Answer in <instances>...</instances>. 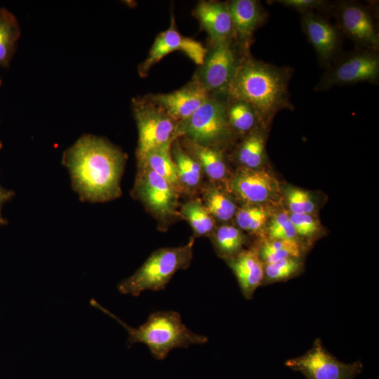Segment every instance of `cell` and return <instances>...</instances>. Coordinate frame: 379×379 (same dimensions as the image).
Listing matches in <instances>:
<instances>
[{
    "mask_svg": "<svg viewBox=\"0 0 379 379\" xmlns=\"http://www.w3.org/2000/svg\"><path fill=\"white\" fill-rule=\"evenodd\" d=\"M126 160V154L106 139L85 134L64 152L62 162L81 201L105 202L121 196Z\"/></svg>",
    "mask_w": 379,
    "mask_h": 379,
    "instance_id": "1",
    "label": "cell"
},
{
    "mask_svg": "<svg viewBox=\"0 0 379 379\" xmlns=\"http://www.w3.org/2000/svg\"><path fill=\"white\" fill-rule=\"evenodd\" d=\"M290 77L286 68L245 56L239 61L227 92L232 100L249 104L258 120L267 123L278 111L291 108L288 91Z\"/></svg>",
    "mask_w": 379,
    "mask_h": 379,
    "instance_id": "2",
    "label": "cell"
},
{
    "mask_svg": "<svg viewBox=\"0 0 379 379\" xmlns=\"http://www.w3.org/2000/svg\"><path fill=\"white\" fill-rule=\"evenodd\" d=\"M91 304L118 321L127 331L128 347L140 343L149 349L153 357L164 359L175 348H187L192 345L206 343L208 338L188 328L182 322L180 314L173 310L157 311L150 314L147 321L138 328H133L102 307L94 299Z\"/></svg>",
    "mask_w": 379,
    "mask_h": 379,
    "instance_id": "3",
    "label": "cell"
},
{
    "mask_svg": "<svg viewBox=\"0 0 379 379\" xmlns=\"http://www.w3.org/2000/svg\"><path fill=\"white\" fill-rule=\"evenodd\" d=\"M193 244L192 239L181 246L154 251L132 275L119 283V291L137 297L147 290H164L176 272L190 266Z\"/></svg>",
    "mask_w": 379,
    "mask_h": 379,
    "instance_id": "4",
    "label": "cell"
},
{
    "mask_svg": "<svg viewBox=\"0 0 379 379\" xmlns=\"http://www.w3.org/2000/svg\"><path fill=\"white\" fill-rule=\"evenodd\" d=\"M132 107L138 131V161L151 150L173 144L180 137L179 123L149 98H134Z\"/></svg>",
    "mask_w": 379,
    "mask_h": 379,
    "instance_id": "5",
    "label": "cell"
},
{
    "mask_svg": "<svg viewBox=\"0 0 379 379\" xmlns=\"http://www.w3.org/2000/svg\"><path fill=\"white\" fill-rule=\"evenodd\" d=\"M227 105L211 97L187 119L179 123V133L194 142L215 147L230 131Z\"/></svg>",
    "mask_w": 379,
    "mask_h": 379,
    "instance_id": "6",
    "label": "cell"
},
{
    "mask_svg": "<svg viewBox=\"0 0 379 379\" xmlns=\"http://www.w3.org/2000/svg\"><path fill=\"white\" fill-rule=\"evenodd\" d=\"M285 365L307 379H355L363 369L360 360L353 363L338 360L324 348L320 339L302 355L287 360Z\"/></svg>",
    "mask_w": 379,
    "mask_h": 379,
    "instance_id": "7",
    "label": "cell"
},
{
    "mask_svg": "<svg viewBox=\"0 0 379 379\" xmlns=\"http://www.w3.org/2000/svg\"><path fill=\"white\" fill-rule=\"evenodd\" d=\"M133 194L158 219L166 221L180 216L178 191L153 171L138 167Z\"/></svg>",
    "mask_w": 379,
    "mask_h": 379,
    "instance_id": "8",
    "label": "cell"
},
{
    "mask_svg": "<svg viewBox=\"0 0 379 379\" xmlns=\"http://www.w3.org/2000/svg\"><path fill=\"white\" fill-rule=\"evenodd\" d=\"M378 77V55L375 50L366 49L340 60L325 74L317 88L326 90L335 85L377 82Z\"/></svg>",
    "mask_w": 379,
    "mask_h": 379,
    "instance_id": "9",
    "label": "cell"
},
{
    "mask_svg": "<svg viewBox=\"0 0 379 379\" xmlns=\"http://www.w3.org/2000/svg\"><path fill=\"white\" fill-rule=\"evenodd\" d=\"M239 61L230 41L213 44L207 51L196 81L208 93L227 91Z\"/></svg>",
    "mask_w": 379,
    "mask_h": 379,
    "instance_id": "10",
    "label": "cell"
},
{
    "mask_svg": "<svg viewBox=\"0 0 379 379\" xmlns=\"http://www.w3.org/2000/svg\"><path fill=\"white\" fill-rule=\"evenodd\" d=\"M176 51L183 52L194 63L201 65L208 50L201 43L180 34L172 17L170 27L157 35L146 60L140 65V75L145 77L154 64Z\"/></svg>",
    "mask_w": 379,
    "mask_h": 379,
    "instance_id": "11",
    "label": "cell"
},
{
    "mask_svg": "<svg viewBox=\"0 0 379 379\" xmlns=\"http://www.w3.org/2000/svg\"><path fill=\"white\" fill-rule=\"evenodd\" d=\"M229 187L243 201L259 204L275 197L278 190L276 178L267 171L242 167L232 177Z\"/></svg>",
    "mask_w": 379,
    "mask_h": 379,
    "instance_id": "12",
    "label": "cell"
},
{
    "mask_svg": "<svg viewBox=\"0 0 379 379\" xmlns=\"http://www.w3.org/2000/svg\"><path fill=\"white\" fill-rule=\"evenodd\" d=\"M338 17L343 29L351 39L367 49L376 50L379 44L378 30L365 7L352 2L342 4Z\"/></svg>",
    "mask_w": 379,
    "mask_h": 379,
    "instance_id": "13",
    "label": "cell"
},
{
    "mask_svg": "<svg viewBox=\"0 0 379 379\" xmlns=\"http://www.w3.org/2000/svg\"><path fill=\"white\" fill-rule=\"evenodd\" d=\"M209 93L195 80L182 88L149 99L178 123L189 118L208 98Z\"/></svg>",
    "mask_w": 379,
    "mask_h": 379,
    "instance_id": "14",
    "label": "cell"
},
{
    "mask_svg": "<svg viewBox=\"0 0 379 379\" xmlns=\"http://www.w3.org/2000/svg\"><path fill=\"white\" fill-rule=\"evenodd\" d=\"M195 15L213 44L230 41L234 31L227 3L201 1L195 8Z\"/></svg>",
    "mask_w": 379,
    "mask_h": 379,
    "instance_id": "15",
    "label": "cell"
},
{
    "mask_svg": "<svg viewBox=\"0 0 379 379\" xmlns=\"http://www.w3.org/2000/svg\"><path fill=\"white\" fill-rule=\"evenodd\" d=\"M227 262L243 295L246 299L252 298L265 277L264 265L259 254L254 250L242 251Z\"/></svg>",
    "mask_w": 379,
    "mask_h": 379,
    "instance_id": "16",
    "label": "cell"
},
{
    "mask_svg": "<svg viewBox=\"0 0 379 379\" xmlns=\"http://www.w3.org/2000/svg\"><path fill=\"white\" fill-rule=\"evenodd\" d=\"M302 24L308 40L319 58L328 61L337 51L339 36L337 29L327 20L312 12H305Z\"/></svg>",
    "mask_w": 379,
    "mask_h": 379,
    "instance_id": "17",
    "label": "cell"
},
{
    "mask_svg": "<svg viewBox=\"0 0 379 379\" xmlns=\"http://www.w3.org/2000/svg\"><path fill=\"white\" fill-rule=\"evenodd\" d=\"M227 5L232 20L234 34L239 41L246 43L263 22L264 11L254 0H233Z\"/></svg>",
    "mask_w": 379,
    "mask_h": 379,
    "instance_id": "18",
    "label": "cell"
},
{
    "mask_svg": "<svg viewBox=\"0 0 379 379\" xmlns=\"http://www.w3.org/2000/svg\"><path fill=\"white\" fill-rule=\"evenodd\" d=\"M186 151L199 164L203 172L213 181L223 180L227 166L222 152L214 146L200 145L186 140Z\"/></svg>",
    "mask_w": 379,
    "mask_h": 379,
    "instance_id": "19",
    "label": "cell"
},
{
    "mask_svg": "<svg viewBox=\"0 0 379 379\" xmlns=\"http://www.w3.org/2000/svg\"><path fill=\"white\" fill-rule=\"evenodd\" d=\"M172 145H166L151 150L138 161V167H145L153 171L178 192H181L177 168L171 155Z\"/></svg>",
    "mask_w": 379,
    "mask_h": 379,
    "instance_id": "20",
    "label": "cell"
},
{
    "mask_svg": "<svg viewBox=\"0 0 379 379\" xmlns=\"http://www.w3.org/2000/svg\"><path fill=\"white\" fill-rule=\"evenodd\" d=\"M171 146V155L175 164L182 191L192 192L200 185L203 171L197 162L176 140Z\"/></svg>",
    "mask_w": 379,
    "mask_h": 379,
    "instance_id": "21",
    "label": "cell"
},
{
    "mask_svg": "<svg viewBox=\"0 0 379 379\" xmlns=\"http://www.w3.org/2000/svg\"><path fill=\"white\" fill-rule=\"evenodd\" d=\"M20 36L16 17L8 10L0 8V67H7L15 53Z\"/></svg>",
    "mask_w": 379,
    "mask_h": 379,
    "instance_id": "22",
    "label": "cell"
},
{
    "mask_svg": "<svg viewBox=\"0 0 379 379\" xmlns=\"http://www.w3.org/2000/svg\"><path fill=\"white\" fill-rule=\"evenodd\" d=\"M203 204L213 218L221 221L230 220L237 212L236 204L230 197L215 186L204 189Z\"/></svg>",
    "mask_w": 379,
    "mask_h": 379,
    "instance_id": "23",
    "label": "cell"
},
{
    "mask_svg": "<svg viewBox=\"0 0 379 379\" xmlns=\"http://www.w3.org/2000/svg\"><path fill=\"white\" fill-rule=\"evenodd\" d=\"M180 217L187 220L196 236H206L214 228V218L203 202L193 199L184 204L180 211Z\"/></svg>",
    "mask_w": 379,
    "mask_h": 379,
    "instance_id": "24",
    "label": "cell"
},
{
    "mask_svg": "<svg viewBox=\"0 0 379 379\" xmlns=\"http://www.w3.org/2000/svg\"><path fill=\"white\" fill-rule=\"evenodd\" d=\"M237 157L244 168L257 169L265 159V138L258 131L250 133L240 145Z\"/></svg>",
    "mask_w": 379,
    "mask_h": 379,
    "instance_id": "25",
    "label": "cell"
},
{
    "mask_svg": "<svg viewBox=\"0 0 379 379\" xmlns=\"http://www.w3.org/2000/svg\"><path fill=\"white\" fill-rule=\"evenodd\" d=\"M213 244L218 253L231 258L241 251L245 237L241 232L232 225H222L214 233Z\"/></svg>",
    "mask_w": 379,
    "mask_h": 379,
    "instance_id": "26",
    "label": "cell"
},
{
    "mask_svg": "<svg viewBox=\"0 0 379 379\" xmlns=\"http://www.w3.org/2000/svg\"><path fill=\"white\" fill-rule=\"evenodd\" d=\"M227 117L230 127L241 133L251 131L258 121L253 107L242 100H233L227 105Z\"/></svg>",
    "mask_w": 379,
    "mask_h": 379,
    "instance_id": "27",
    "label": "cell"
},
{
    "mask_svg": "<svg viewBox=\"0 0 379 379\" xmlns=\"http://www.w3.org/2000/svg\"><path fill=\"white\" fill-rule=\"evenodd\" d=\"M300 247L296 240H275L265 241L260 251V258L265 264L287 258H297Z\"/></svg>",
    "mask_w": 379,
    "mask_h": 379,
    "instance_id": "28",
    "label": "cell"
},
{
    "mask_svg": "<svg viewBox=\"0 0 379 379\" xmlns=\"http://www.w3.org/2000/svg\"><path fill=\"white\" fill-rule=\"evenodd\" d=\"M268 214L267 211L259 206H246L240 208L236 213L238 226L246 231L256 232L267 222Z\"/></svg>",
    "mask_w": 379,
    "mask_h": 379,
    "instance_id": "29",
    "label": "cell"
},
{
    "mask_svg": "<svg viewBox=\"0 0 379 379\" xmlns=\"http://www.w3.org/2000/svg\"><path fill=\"white\" fill-rule=\"evenodd\" d=\"M300 268V262L296 258L284 259L266 264L265 277L268 281H282L296 274Z\"/></svg>",
    "mask_w": 379,
    "mask_h": 379,
    "instance_id": "30",
    "label": "cell"
},
{
    "mask_svg": "<svg viewBox=\"0 0 379 379\" xmlns=\"http://www.w3.org/2000/svg\"><path fill=\"white\" fill-rule=\"evenodd\" d=\"M268 234L271 239L295 240L296 232L289 215L281 213L276 215L270 222Z\"/></svg>",
    "mask_w": 379,
    "mask_h": 379,
    "instance_id": "31",
    "label": "cell"
},
{
    "mask_svg": "<svg viewBox=\"0 0 379 379\" xmlns=\"http://www.w3.org/2000/svg\"><path fill=\"white\" fill-rule=\"evenodd\" d=\"M287 201L292 213L310 214L314 204L310 195L306 191L298 188H291L287 192Z\"/></svg>",
    "mask_w": 379,
    "mask_h": 379,
    "instance_id": "32",
    "label": "cell"
},
{
    "mask_svg": "<svg viewBox=\"0 0 379 379\" xmlns=\"http://www.w3.org/2000/svg\"><path fill=\"white\" fill-rule=\"evenodd\" d=\"M289 218L298 235L310 237L317 230V222L310 214L291 213Z\"/></svg>",
    "mask_w": 379,
    "mask_h": 379,
    "instance_id": "33",
    "label": "cell"
},
{
    "mask_svg": "<svg viewBox=\"0 0 379 379\" xmlns=\"http://www.w3.org/2000/svg\"><path fill=\"white\" fill-rule=\"evenodd\" d=\"M277 2L304 13L321 7L325 4V1L321 0H280Z\"/></svg>",
    "mask_w": 379,
    "mask_h": 379,
    "instance_id": "34",
    "label": "cell"
},
{
    "mask_svg": "<svg viewBox=\"0 0 379 379\" xmlns=\"http://www.w3.org/2000/svg\"><path fill=\"white\" fill-rule=\"evenodd\" d=\"M15 192L12 190H7L0 185V227L8 224V220L3 217L1 210L4 204L11 200Z\"/></svg>",
    "mask_w": 379,
    "mask_h": 379,
    "instance_id": "35",
    "label": "cell"
},
{
    "mask_svg": "<svg viewBox=\"0 0 379 379\" xmlns=\"http://www.w3.org/2000/svg\"><path fill=\"white\" fill-rule=\"evenodd\" d=\"M2 147H3V144H2V142L0 141V149L2 148Z\"/></svg>",
    "mask_w": 379,
    "mask_h": 379,
    "instance_id": "36",
    "label": "cell"
},
{
    "mask_svg": "<svg viewBox=\"0 0 379 379\" xmlns=\"http://www.w3.org/2000/svg\"><path fill=\"white\" fill-rule=\"evenodd\" d=\"M1 83H2V81H1V79H0V86L1 85Z\"/></svg>",
    "mask_w": 379,
    "mask_h": 379,
    "instance_id": "37",
    "label": "cell"
}]
</instances>
